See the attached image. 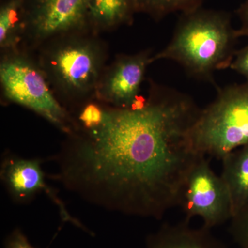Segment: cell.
<instances>
[{
  "label": "cell",
  "mask_w": 248,
  "mask_h": 248,
  "mask_svg": "<svg viewBox=\"0 0 248 248\" xmlns=\"http://www.w3.org/2000/svg\"><path fill=\"white\" fill-rule=\"evenodd\" d=\"M200 111L188 95L166 87L132 107L105 110L102 123L56 155L55 178L101 208L161 219L177 206L200 155L190 135Z\"/></svg>",
  "instance_id": "6da1fadb"
},
{
  "label": "cell",
  "mask_w": 248,
  "mask_h": 248,
  "mask_svg": "<svg viewBox=\"0 0 248 248\" xmlns=\"http://www.w3.org/2000/svg\"><path fill=\"white\" fill-rule=\"evenodd\" d=\"M238 38L231 14L200 8L181 15L172 40L151 57L150 64L158 60H172L190 76L213 81L215 71L229 68Z\"/></svg>",
  "instance_id": "7a4b0ae2"
},
{
  "label": "cell",
  "mask_w": 248,
  "mask_h": 248,
  "mask_svg": "<svg viewBox=\"0 0 248 248\" xmlns=\"http://www.w3.org/2000/svg\"><path fill=\"white\" fill-rule=\"evenodd\" d=\"M197 154L221 160L248 145V81L218 89L215 100L200 113L190 130Z\"/></svg>",
  "instance_id": "3957f363"
},
{
  "label": "cell",
  "mask_w": 248,
  "mask_h": 248,
  "mask_svg": "<svg viewBox=\"0 0 248 248\" xmlns=\"http://www.w3.org/2000/svg\"><path fill=\"white\" fill-rule=\"evenodd\" d=\"M177 206L185 219L203 220V226L211 230L232 217L231 199L225 183L210 167L206 156L200 155L183 183Z\"/></svg>",
  "instance_id": "277c9868"
},
{
  "label": "cell",
  "mask_w": 248,
  "mask_h": 248,
  "mask_svg": "<svg viewBox=\"0 0 248 248\" xmlns=\"http://www.w3.org/2000/svg\"><path fill=\"white\" fill-rule=\"evenodd\" d=\"M0 79L10 100L28 108L64 133L73 131L71 121L56 100L42 73L30 62L10 59L0 66Z\"/></svg>",
  "instance_id": "5b68a950"
},
{
  "label": "cell",
  "mask_w": 248,
  "mask_h": 248,
  "mask_svg": "<svg viewBox=\"0 0 248 248\" xmlns=\"http://www.w3.org/2000/svg\"><path fill=\"white\" fill-rule=\"evenodd\" d=\"M0 177L11 198L19 203H27L45 192L58 206L62 218L81 226L73 218L56 192L48 186L42 169V160L25 159L13 154L5 155L1 161Z\"/></svg>",
  "instance_id": "8992f818"
},
{
  "label": "cell",
  "mask_w": 248,
  "mask_h": 248,
  "mask_svg": "<svg viewBox=\"0 0 248 248\" xmlns=\"http://www.w3.org/2000/svg\"><path fill=\"white\" fill-rule=\"evenodd\" d=\"M52 64L55 75L66 87L84 91L92 87L97 79L99 59L91 45L71 44L55 53Z\"/></svg>",
  "instance_id": "52a82bcc"
},
{
  "label": "cell",
  "mask_w": 248,
  "mask_h": 248,
  "mask_svg": "<svg viewBox=\"0 0 248 248\" xmlns=\"http://www.w3.org/2000/svg\"><path fill=\"white\" fill-rule=\"evenodd\" d=\"M88 16V0H35L31 21L37 35L47 37L81 27Z\"/></svg>",
  "instance_id": "ba28073f"
},
{
  "label": "cell",
  "mask_w": 248,
  "mask_h": 248,
  "mask_svg": "<svg viewBox=\"0 0 248 248\" xmlns=\"http://www.w3.org/2000/svg\"><path fill=\"white\" fill-rule=\"evenodd\" d=\"M148 53L120 59L112 68L104 86V96L121 108H128L138 102L139 92L150 64Z\"/></svg>",
  "instance_id": "9c48e42d"
},
{
  "label": "cell",
  "mask_w": 248,
  "mask_h": 248,
  "mask_svg": "<svg viewBox=\"0 0 248 248\" xmlns=\"http://www.w3.org/2000/svg\"><path fill=\"white\" fill-rule=\"evenodd\" d=\"M210 231L204 226L192 228L186 219L166 223L147 237L146 248H228Z\"/></svg>",
  "instance_id": "30bf717a"
},
{
  "label": "cell",
  "mask_w": 248,
  "mask_h": 248,
  "mask_svg": "<svg viewBox=\"0 0 248 248\" xmlns=\"http://www.w3.org/2000/svg\"><path fill=\"white\" fill-rule=\"evenodd\" d=\"M221 161V177L229 194L233 217L248 203V145L232 152Z\"/></svg>",
  "instance_id": "8fae6325"
},
{
  "label": "cell",
  "mask_w": 248,
  "mask_h": 248,
  "mask_svg": "<svg viewBox=\"0 0 248 248\" xmlns=\"http://www.w3.org/2000/svg\"><path fill=\"white\" fill-rule=\"evenodd\" d=\"M134 12L133 0H88V15L98 25L112 27L129 22Z\"/></svg>",
  "instance_id": "7c38bea8"
},
{
  "label": "cell",
  "mask_w": 248,
  "mask_h": 248,
  "mask_svg": "<svg viewBox=\"0 0 248 248\" xmlns=\"http://www.w3.org/2000/svg\"><path fill=\"white\" fill-rule=\"evenodd\" d=\"M135 11L151 15L161 19L173 13L190 12L202 7L203 0H133Z\"/></svg>",
  "instance_id": "4fadbf2b"
},
{
  "label": "cell",
  "mask_w": 248,
  "mask_h": 248,
  "mask_svg": "<svg viewBox=\"0 0 248 248\" xmlns=\"http://www.w3.org/2000/svg\"><path fill=\"white\" fill-rule=\"evenodd\" d=\"M22 0H10L0 10V44L9 45L19 28L22 16Z\"/></svg>",
  "instance_id": "5bb4252c"
},
{
  "label": "cell",
  "mask_w": 248,
  "mask_h": 248,
  "mask_svg": "<svg viewBox=\"0 0 248 248\" xmlns=\"http://www.w3.org/2000/svg\"><path fill=\"white\" fill-rule=\"evenodd\" d=\"M229 233L239 248H248V203L231 218Z\"/></svg>",
  "instance_id": "9a60e30c"
},
{
  "label": "cell",
  "mask_w": 248,
  "mask_h": 248,
  "mask_svg": "<svg viewBox=\"0 0 248 248\" xmlns=\"http://www.w3.org/2000/svg\"><path fill=\"white\" fill-rule=\"evenodd\" d=\"M104 111L97 104H88L80 112L79 122L84 129L95 128L102 123Z\"/></svg>",
  "instance_id": "2e32d148"
},
{
  "label": "cell",
  "mask_w": 248,
  "mask_h": 248,
  "mask_svg": "<svg viewBox=\"0 0 248 248\" xmlns=\"http://www.w3.org/2000/svg\"><path fill=\"white\" fill-rule=\"evenodd\" d=\"M244 77L248 81V45L235 52L229 68Z\"/></svg>",
  "instance_id": "e0dca14e"
},
{
  "label": "cell",
  "mask_w": 248,
  "mask_h": 248,
  "mask_svg": "<svg viewBox=\"0 0 248 248\" xmlns=\"http://www.w3.org/2000/svg\"><path fill=\"white\" fill-rule=\"evenodd\" d=\"M5 248H35L20 229L15 230L5 242Z\"/></svg>",
  "instance_id": "ac0fdd59"
},
{
  "label": "cell",
  "mask_w": 248,
  "mask_h": 248,
  "mask_svg": "<svg viewBox=\"0 0 248 248\" xmlns=\"http://www.w3.org/2000/svg\"><path fill=\"white\" fill-rule=\"evenodd\" d=\"M241 21V28L236 30L238 37H248V0H246L236 11Z\"/></svg>",
  "instance_id": "d6986e66"
}]
</instances>
